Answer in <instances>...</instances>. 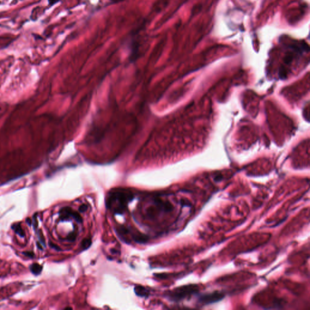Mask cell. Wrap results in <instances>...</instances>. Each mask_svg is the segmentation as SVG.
Returning <instances> with one entry per match:
<instances>
[{"label": "cell", "mask_w": 310, "mask_h": 310, "mask_svg": "<svg viewBox=\"0 0 310 310\" xmlns=\"http://www.w3.org/2000/svg\"><path fill=\"white\" fill-rule=\"evenodd\" d=\"M110 251H111V252H112V253L116 254L118 253V251H117V250H114V249H111V250H110Z\"/></svg>", "instance_id": "obj_18"}, {"label": "cell", "mask_w": 310, "mask_h": 310, "mask_svg": "<svg viewBox=\"0 0 310 310\" xmlns=\"http://www.w3.org/2000/svg\"><path fill=\"white\" fill-rule=\"evenodd\" d=\"M91 244H92V240L90 238H85L81 242V247L84 250H86L90 247Z\"/></svg>", "instance_id": "obj_9"}, {"label": "cell", "mask_w": 310, "mask_h": 310, "mask_svg": "<svg viewBox=\"0 0 310 310\" xmlns=\"http://www.w3.org/2000/svg\"><path fill=\"white\" fill-rule=\"evenodd\" d=\"M61 213V215H62V217H64V218L71 216L73 218H74L78 222L81 223L83 222V219H82V217L81 216V215L80 214H78V213L74 211L71 208H69V207L63 208V209H62Z\"/></svg>", "instance_id": "obj_4"}, {"label": "cell", "mask_w": 310, "mask_h": 310, "mask_svg": "<svg viewBox=\"0 0 310 310\" xmlns=\"http://www.w3.org/2000/svg\"><path fill=\"white\" fill-rule=\"evenodd\" d=\"M224 297L222 293L215 291L211 293H207L200 295L198 298V302L202 305L211 304L222 300Z\"/></svg>", "instance_id": "obj_3"}, {"label": "cell", "mask_w": 310, "mask_h": 310, "mask_svg": "<svg viewBox=\"0 0 310 310\" xmlns=\"http://www.w3.org/2000/svg\"><path fill=\"white\" fill-rule=\"evenodd\" d=\"M109 1H110L113 3H118V2H120L121 1H123L124 0H109Z\"/></svg>", "instance_id": "obj_17"}, {"label": "cell", "mask_w": 310, "mask_h": 310, "mask_svg": "<svg viewBox=\"0 0 310 310\" xmlns=\"http://www.w3.org/2000/svg\"><path fill=\"white\" fill-rule=\"evenodd\" d=\"M76 237H77V234L74 232L73 233H70L68 236H67V239L70 241V242H73L74 241L75 239H76Z\"/></svg>", "instance_id": "obj_12"}, {"label": "cell", "mask_w": 310, "mask_h": 310, "mask_svg": "<svg viewBox=\"0 0 310 310\" xmlns=\"http://www.w3.org/2000/svg\"><path fill=\"white\" fill-rule=\"evenodd\" d=\"M133 199V195L132 193L125 190H118L110 193L106 203L107 205L110 207L113 202L118 200L119 203V206L126 207V204L130 202Z\"/></svg>", "instance_id": "obj_2"}, {"label": "cell", "mask_w": 310, "mask_h": 310, "mask_svg": "<svg viewBox=\"0 0 310 310\" xmlns=\"http://www.w3.org/2000/svg\"><path fill=\"white\" fill-rule=\"evenodd\" d=\"M129 232V231L128 230V229H127L124 226H121L119 228V233H121L122 235H125V234H128Z\"/></svg>", "instance_id": "obj_13"}, {"label": "cell", "mask_w": 310, "mask_h": 310, "mask_svg": "<svg viewBox=\"0 0 310 310\" xmlns=\"http://www.w3.org/2000/svg\"><path fill=\"white\" fill-rule=\"evenodd\" d=\"M42 269H43L42 266L39 265L38 263H33L30 267V270L31 272L35 275H39L42 271Z\"/></svg>", "instance_id": "obj_7"}, {"label": "cell", "mask_w": 310, "mask_h": 310, "mask_svg": "<svg viewBox=\"0 0 310 310\" xmlns=\"http://www.w3.org/2000/svg\"><path fill=\"white\" fill-rule=\"evenodd\" d=\"M198 291L199 287L197 285H185L178 287L174 290L170 291L167 294V297L171 301L179 302L196 294Z\"/></svg>", "instance_id": "obj_1"}, {"label": "cell", "mask_w": 310, "mask_h": 310, "mask_svg": "<svg viewBox=\"0 0 310 310\" xmlns=\"http://www.w3.org/2000/svg\"><path fill=\"white\" fill-rule=\"evenodd\" d=\"M61 0H48L49 1V5L50 6H53L55 4H56L57 2H58L59 1H60Z\"/></svg>", "instance_id": "obj_15"}, {"label": "cell", "mask_w": 310, "mask_h": 310, "mask_svg": "<svg viewBox=\"0 0 310 310\" xmlns=\"http://www.w3.org/2000/svg\"><path fill=\"white\" fill-rule=\"evenodd\" d=\"M24 254L26 256H28V257H32L33 256V255H34L33 253H32V252H26V253H24Z\"/></svg>", "instance_id": "obj_16"}, {"label": "cell", "mask_w": 310, "mask_h": 310, "mask_svg": "<svg viewBox=\"0 0 310 310\" xmlns=\"http://www.w3.org/2000/svg\"><path fill=\"white\" fill-rule=\"evenodd\" d=\"M15 230V231L21 237H24V231L23 230L21 226H20V224H15L14 225V226L13 228Z\"/></svg>", "instance_id": "obj_10"}, {"label": "cell", "mask_w": 310, "mask_h": 310, "mask_svg": "<svg viewBox=\"0 0 310 310\" xmlns=\"http://www.w3.org/2000/svg\"><path fill=\"white\" fill-rule=\"evenodd\" d=\"M173 208V205L169 202H164L163 205V210L166 212L171 211Z\"/></svg>", "instance_id": "obj_11"}, {"label": "cell", "mask_w": 310, "mask_h": 310, "mask_svg": "<svg viewBox=\"0 0 310 310\" xmlns=\"http://www.w3.org/2000/svg\"><path fill=\"white\" fill-rule=\"evenodd\" d=\"M135 292L136 294L140 297H147L148 295V291L143 286H137L135 288Z\"/></svg>", "instance_id": "obj_6"}, {"label": "cell", "mask_w": 310, "mask_h": 310, "mask_svg": "<svg viewBox=\"0 0 310 310\" xmlns=\"http://www.w3.org/2000/svg\"><path fill=\"white\" fill-rule=\"evenodd\" d=\"M133 238L135 242L139 244H144L148 241V237L141 233H136L133 236Z\"/></svg>", "instance_id": "obj_5"}, {"label": "cell", "mask_w": 310, "mask_h": 310, "mask_svg": "<svg viewBox=\"0 0 310 310\" xmlns=\"http://www.w3.org/2000/svg\"><path fill=\"white\" fill-rule=\"evenodd\" d=\"M87 208H88V207H87V205H85V204H83V205H81L80 207V208H79V211H80L81 213H83V212H85V211L87 210Z\"/></svg>", "instance_id": "obj_14"}, {"label": "cell", "mask_w": 310, "mask_h": 310, "mask_svg": "<svg viewBox=\"0 0 310 310\" xmlns=\"http://www.w3.org/2000/svg\"><path fill=\"white\" fill-rule=\"evenodd\" d=\"M158 210V207L156 208L154 207H149L147 210V215L150 218H154L156 216V213Z\"/></svg>", "instance_id": "obj_8"}]
</instances>
